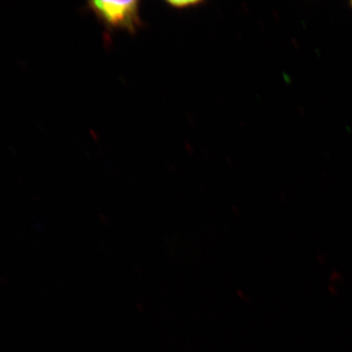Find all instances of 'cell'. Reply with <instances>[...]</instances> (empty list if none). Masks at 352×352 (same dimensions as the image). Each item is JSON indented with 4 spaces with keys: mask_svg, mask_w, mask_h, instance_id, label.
<instances>
[{
    "mask_svg": "<svg viewBox=\"0 0 352 352\" xmlns=\"http://www.w3.org/2000/svg\"><path fill=\"white\" fill-rule=\"evenodd\" d=\"M87 8L109 32L122 29L135 33L142 25L138 1H90Z\"/></svg>",
    "mask_w": 352,
    "mask_h": 352,
    "instance_id": "6da1fadb",
    "label": "cell"
},
{
    "mask_svg": "<svg viewBox=\"0 0 352 352\" xmlns=\"http://www.w3.org/2000/svg\"><path fill=\"white\" fill-rule=\"evenodd\" d=\"M349 6H350V7L352 8V1H351V2L349 3Z\"/></svg>",
    "mask_w": 352,
    "mask_h": 352,
    "instance_id": "3957f363",
    "label": "cell"
},
{
    "mask_svg": "<svg viewBox=\"0 0 352 352\" xmlns=\"http://www.w3.org/2000/svg\"><path fill=\"white\" fill-rule=\"evenodd\" d=\"M200 2L195 1H173L169 3L175 8H186L190 6H195V4L199 3Z\"/></svg>",
    "mask_w": 352,
    "mask_h": 352,
    "instance_id": "7a4b0ae2",
    "label": "cell"
}]
</instances>
